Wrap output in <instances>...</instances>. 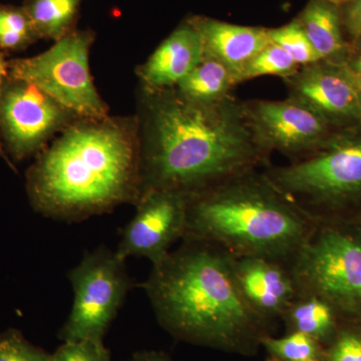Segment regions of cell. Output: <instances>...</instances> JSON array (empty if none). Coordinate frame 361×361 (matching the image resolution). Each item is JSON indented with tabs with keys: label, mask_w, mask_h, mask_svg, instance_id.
I'll return each mask as SVG.
<instances>
[{
	"label": "cell",
	"mask_w": 361,
	"mask_h": 361,
	"mask_svg": "<svg viewBox=\"0 0 361 361\" xmlns=\"http://www.w3.org/2000/svg\"><path fill=\"white\" fill-rule=\"evenodd\" d=\"M142 194L200 192L233 176L270 165L250 127L243 102L230 96L197 103L176 87H140Z\"/></svg>",
	"instance_id": "6da1fadb"
},
{
	"label": "cell",
	"mask_w": 361,
	"mask_h": 361,
	"mask_svg": "<svg viewBox=\"0 0 361 361\" xmlns=\"http://www.w3.org/2000/svg\"><path fill=\"white\" fill-rule=\"evenodd\" d=\"M35 212L78 222L142 196L137 115L80 118L39 155L25 176Z\"/></svg>",
	"instance_id": "7a4b0ae2"
},
{
	"label": "cell",
	"mask_w": 361,
	"mask_h": 361,
	"mask_svg": "<svg viewBox=\"0 0 361 361\" xmlns=\"http://www.w3.org/2000/svg\"><path fill=\"white\" fill-rule=\"evenodd\" d=\"M183 240L142 284L159 323L179 341L255 355L273 327L247 303L234 257L214 244Z\"/></svg>",
	"instance_id": "3957f363"
},
{
	"label": "cell",
	"mask_w": 361,
	"mask_h": 361,
	"mask_svg": "<svg viewBox=\"0 0 361 361\" xmlns=\"http://www.w3.org/2000/svg\"><path fill=\"white\" fill-rule=\"evenodd\" d=\"M263 169L189 195L183 239L214 244L234 257L257 256L289 265L315 222L273 186Z\"/></svg>",
	"instance_id": "277c9868"
},
{
	"label": "cell",
	"mask_w": 361,
	"mask_h": 361,
	"mask_svg": "<svg viewBox=\"0 0 361 361\" xmlns=\"http://www.w3.org/2000/svg\"><path fill=\"white\" fill-rule=\"evenodd\" d=\"M313 222L361 220V125L336 130L310 155L263 169Z\"/></svg>",
	"instance_id": "5b68a950"
},
{
	"label": "cell",
	"mask_w": 361,
	"mask_h": 361,
	"mask_svg": "<svg viewBox=\"0 0 361 361\" xmlns=\"http://www.w3.org/2000/svg\"><path fill=\"white\" fill-rule=\"evenodd\" d=\"M289 267L297 293L322 297L342 319L361 318V220L315 222Z\"/></svg>",
	"instance_id": "8992f818"
},
{
	"label": "cell",
	"mask_w": 361,
	"mask_h": 361,
	"mask_svg": "<svg viewBox=\"0 0 361 361\" xmlns=\"http://www.w3.org/2000/svg\"><path fill=\"white\" fill-rule=\"evenodd\" d=\"M96 33L77 30L30 58L9 59L7 75L44 90L78 118H101L110 108L97 92L90 68Z\"/></svg>",
	"instance_id": "52a82bcc"
},
{
	"label": "cell",
	"mask_w": 361,
	"mask_h": 361,
	"mask_svg": "<svg viewBox=\"0 0 361 361\" xmlns=\"http://www.w3.org/2000/svg\"><path fill=\"white\" fill-rule=\"evenodd\" d=\"M68 278L75 299L59 338L63 341H104L130 288L125 261L118 257L116 251L102 247L87 253L68 272Z\"/></svg>",
	"instance_id": "ba28073f"
},
{
	"label": "cell",
	"mask_w": 361,
	"mask_h": 361,
	"mask_svg": "<svg viewBox=\"0 0 361 361\" xmlns=\"http://www.w3.org/2000/svg\"><path fill=\"white\" fill-rule=\"evenodd\" d=\"M78 116L44 90L8 77L0 94V141L13 164L37 157Z\"/></svg>",
	"instance_id": "9c48e42d"
},
{
	"label": "cell",
	"mask_w": 361,
	"mask_h": 361,
	"mask_svg": "<svg viewBox=\"0 0 361 361\" xmlns=\"http://www.w3.org/2000/svg\"><path fill=\"white\" fill-rule=\"evenodd\" d=\"M252 132L266 152H279L290 161L310 155L336 130L310 106L287 97L282 101L243 102Z\"/></svg>",
	"instance_id": "30bf717a"
},
{
	"label": "cell",
	"mask_w": 361,
	"mask_h": 361,
	"mask_svg": "<svg viewBox=\"0 0 361 361\" xmlns=\"http://www.w3.org/2000/svg\"><path fill=\"white\" fill-rule=\"evenodd\" d=\"M188 197L171 190L144 192L135 204L134 218L123 229L118 257L148 258L153 265L163 261L173 243L184 237Z\"/></svg>",
	"instance_id": "8fae6325"
},
{
	"label": "cell",
	"mask_w": 361,
	"mask_h": 361,
	"mask_svg": "<svg viewBox=\"0 0 361 361\" xmlns=\"http://www.w3.org/2000/svg\"><path fill=\"white\" fill-rule=\"evenodd\" d=\"M283 82L287 97L310 106L336 129L361 125L355 80L343 65L319 59L300 66Z\"/></svg>",
	"instance_id": "7c38bea8"
},
{
	"label": "cell",
	"mask_w": 361,
	"mask_h": 361,
	"mask_svg": "<svg viewBox=\"0 0 361 361\" xmlns=\"http://www.w3.org/2000/svg\"><path fill=\"white\" fill-rule=\"evenodd\" d=\"M234 268L247 303L273 327L297 295L290 267L273 259L245 256L234 257Z\"/></svg>",
	"instance_id": "4fadbf2b"
},
{
	"label": "cell",
	"mask_w": 361,
	"mask_h": 361,
	"mask_svg": "<svg viewBox=\"0 0 361 361\" xmlns=\"http://www.w3.org/2000/svg\"><path fill=\"white\" fill-rule=\"evenodd\" d=\"M204 56L203 39L188 18L161 42L149 59L135 68L142 89H173Z\"/></svg>",
	"instance_id": "5bb4252c"
},
{
	"label": "cell",
	"mask_w": 361,
	"mask_h": 361,
	"mask_svg": "<svg viewBox=\"0 0 361 361\" xmlns=\"http://www.w3.org/2000/svg\"><path fill=\"white\" fill-rule=\"evenodd\" d=\"M200 32L204 51L219 59L238 75L244 66L269 44L268 28L233 25L206 16H192Z\"/></svg>",
	"instance_id": "9a60e30c"
},
{
	"label": "cell",
	"mask_w": 361,
	"mask_h": 361,
	"mask_svg": "<svg viewBox=\"0 0 361 361\" xmlns=\"http://www.w3.org/2000/svg\"><path fill=\"white\" fill-rule=\"evenodd\" d=\"M322 61L343 65L349 42L344 32L341 6L329 0H308L294 18Z\"/></svg>",
	"instance_id": "2e32d148"
},
{
	"label": "cell",
	"mask_w": 361,
	"mask_h": 361,
	"mask_svg": "<svg viewBox=\"0 0 361 361\" xmlns=\"http://www.w3.org/2000/svg\"><path fill=\"white\" fill-rule=\"evenodd\" d=\"M281 320L286 332H302L325 348L336 336L342 317L336 308L322 297L297 293Z\"/></svg>",
	"instance_id": "e0dca14e"
},
{
	"label": "cell",
	"mask_w": 361,
	"mask_h": 361,
	"mask_svg": "<svg viewBox=\"0 0 361 361\" xmlns=\"http://www.w3.org/2000/svg\"><path fill=\"white\" fill-rule=\"evenodd\" d=\"M240 85L238 75L219 59L205 54L191 73L183 78L176 90L197 103H215L232 96Z\"/></svg>",
	"instance_id": "ac0fdd59"
},
{
	"label": "cell",
	"mask_w": 361,
	"mask_h": 361,
	"mask_svg": "<svg viewBox=\"0 0 361 361\" xmlns=\"http://www.w3.org/2000/svg\"><path fill=\"white\" fill-rule=\"evenodd\" d=\"M82 0H25L23 6L39 39H63L75 30Z\"/></svg>",
	"instance_id": "d6986e66"
},
{
	"label": "cell",
	"mask_w": 361,
	"mask_h": 361,
	"mask_svg": "<svg viewBox=\"0 0 361 361\" xmlns=\"http://www.w3.org/2000/svg\"><path fill=\"white\" fill-rule=\"evenodd\" d=\"M39 40L25 7L0 4V51H23Z\"/></svg>",
	"instance_id": "ffe728a7"
},
{
	"label": "cell",
	"mask_w": 361,
	"mask_h": 361,
	"mask_svg": "<svg viewBox=\"0 0 361 361\" xmlns=\"http://www.w3.org/2000/svg\"><path fill=\"white\" fill-rule=\"evenodd\" d=\"M271 361H324L325 348L302 332L289 331L284 336H266L261 342Z\"/></svg>",
	"instance_id": "44dd1931"
},
{
	"label": "cell",
	"mask_w": 361,
	"mask_h": 361,
	"mask_svg": "<svg viewBox=\"0 0 361 361\" xmlns=\"http://www.w3.org/2000/svg\"><path fill=\"white\" fill-rule=\"evenodd\" d=\"M300 66L279 45L269 42L249 61L239 73V82L253 78L274 75L282 80L291 77Z\"/></svg>",
	"instance_id": "7402d4cb"
},
{
	"label": "cell",
	"mask_w": 361,
	"mask_h": 361,
	"mask_svg": "<svg viewBox=\"0 0 361 361\" xmlns=\"http://www.w3.org/2000/svg\"><path fill=\"white\" fill-rule=\"evenodd\" d=\"M268 35L270 42L282 47L298 66L310 65L320 59L295 20L280 27L268 28Z\"/></svg>",
	"instance_id": "603a6c76"
},
{
	"label": "cell",
	"mask_w": 361,
	"mask_h": 361,
	"mask_svg": "<svg viewBox=\"0 0 361 361\" xmlns=\"http://www.w3.org/2000/svg\"><path fill=\"white\" fill-rule=\"evenodd\" d=\"M324 361H361V318L342 319L334 339L325 346Z\"/></svg>",
	"instance_id": "cb8c5ba5"
},
{
	"label": "cell",
	"mask_w": 361,
	"mask_h": 361,
	"mask_svg": "<svg viewBox=\"0 0 361 361\" xmlns=\"http://www.w3.org/2000/svg\"><path fill=\"white\" fill-rule=\"evenodd\" d=\"M51 353L30 343L20 330L0 332V361H49Z\"/></svg>",
	"instance_id": "d4e9b609"
},
{
	"label": "cell",
	"mask_w": 361,
	"mask_h": 361,
	"mask_svg": "<svg viewBox=\"0 0 361 361\" xmlns=\"http://www.w3.org/2000/svg\"><path fill=\"white\" fill-rule=\"evenodd\" d=\"M49 361H113L110 351L104 346V341L82 339L63 341Z\"/></svg>",
	"instance_id": "484cf974"
},
{
	"label": "cell",
	"mask_w": 361,
	"mask_h": 361,
	"mask_svg": "<svg viewBox=\"0 0 361 361\" xmlns=\"http://www.w3.org/2000/svg\"><path fill=\"white\" fill-rule=\"evenodd\" d=\"M341 9L344 32L350 42L361 35V0H349Z\"/></svg>",
	"instance_id": "4316f807"
},
{
	"label": "cell",
	"mask_w": 361,
	"mask_h": 361,
	"mask_svg": "<svg viewBox=\"0 0 361 361\" xmlns=\"http://www.w3.org/2000/svg\"><path fill=\"white\" fill-rule=\"evenodd\" d=\"M343 66L353 77L361 80V35L349 42L348 56Z\"/></svg>",
	"instance_id": "83f0119b"
},
{
	"label": "cell",
	"mask_w": 361,
	"mask_h": 361,
	"mask_svg": "<svg viewBox=\"0 0 361 361\" xmlns=\"http://www.w3.org/2000/svg\"><path fill=\"white\" fill-rule=\"evenodd\" d=\"M128 361H172L170 356L163 351L144 350L135 353Z\"/></svg>",
	"instance_id": "f1b7e54d"
},
{
	"label": "cell",
	"mask_w": 361,
	"mask_h": 361,
	"mask_svg": "<svg viewBox=\"0 0 361 361\" xmlns=\"http://www.w3.org/2000/svg\"><path fill=\"white\" fill-rule=\"evenodd\" d=\"M7 71H8V61L6 59V52L0 51V94H1L2 85H4V80L7 77ZM0 157L4 160H6V163L11 166V168H14L13 164L7 158L6 152H4V147H2L1 141H0Z\"/></svg>",
	"instance_id": "f546056e"
},
{
	"label": "cell",
	"mask_w": 361,
	"mask_h": 361,
	"mask_svg": "<svg viewBox=\"0 0 361 361\" xmlns=\"http://www.w3.org/2000/svg\"><path fill=\"white\" fill-rule=\"evenodd\" d=\"M353 80H355L356 90H357L358 99H360V110H361V80H360V78L353 77Z\"/></svg>",
	"instance_id": "4dcf8cb0"
},
{
	"label": "cell",
	"mask_w": 361,
	"mask_h": 361,
	"mask_svg": "<svg viewBox=\"0 0 361 361\" xmlns=\"http://www.w3.org/2000/svg\"><path fill=\"white\" fill-rule=\"evenodd\" d=\"M330 2H334V4H338V6H341V4H345V2L349 1V0H329Z\"/></svg>",
	"instance_id": "1f68e13d"
},
{
	"label": "cell",
	"mask_w": 361,
	"mask_h": 361,
	"mask_svg": "<svg viewBox=\"0 0 361 361\" xmlns=\"http://www.w3.org/2000/svg\"><path fill=\"white\" fill-rule=\"evenodd\" d=\"M268 361H271V360H268ZM302 361H319V360H302Z\"/></svg>",
	"instance_id": "d6a6232c"
}]
</instances>
